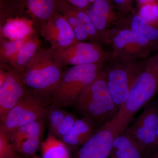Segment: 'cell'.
<instances>
[{"label": "cell", "mask_w": 158, "mask_h": 158, "mask_svg": "<svg viewBox=\"0 0 158 158\" xmlns=\"http://www.w3.org/2000/svg\"><path fill=\"white\" fill-rule=\"evenodd\" d=\"M158 92V51L147 59L145 67L138 76L124 103L116 116L106 125L115 137L125 131L136 113Z\"/></svg>", "instance_id": "6da1fadb"}, {"label": "cell", "mask_w": 158, "mask_h": 158, "mask_svg": "<svg viewBox=\"0 0 158 158\" xmlns=\"http://www.w3.org/2000/svg\"><path fill=\"white\" fill-rule=\"evenodd\" d=\"M75 106L83 117L90 118L95 125L111 121L118 112L108 90L103 69L82 91Z\"/></svg>", "instance_id": "7a4b0ae2"}, {"label": "cell", "mask_w": 158, "mask_h": 158, "mask_svg": "<svg viewBox=\"0 0 158 158\" xmlns=\"http://www.w3.org/2000/svg\"><path fill=\"white\" fill-rule=\"evenodd\" d=\"M63 73L50 49H39L21 75L27 87L38 93L52 94Z\"/></svg>", "instance_id": "3957f363"}, {"label": "cell", "mask_w": 158, "mask_h": 158, "mask_svg": "<svg viewBox=\"0 0 158 158\" xmlns=\"http://www.w3.org/2000/svg\"><path fill=\"white\" fill-rule=\"evenodd\" d=\"M104 63H90L72 66L63 72L52 94L53 104L68 107L75 105L83 90L96 78Z\"/></svg>", "instance_id": "277c9868"}, {"label": "cell", "mask_w": 158, "mask_h": 158, "mask_svg": "<svg viewBox=\"0 0 158 158\" xmlns=\"http://www.w3.org/2000/svg\"><path fill=\"white\" fill-rule=\"evenodd\" d=\"M104 70L108 90L117 107L124 103L147 59L126 60L114 58Z\"/></svg>", "instance_id": "5b68a950"}, {"label": "cell", "mask_w": 158, "mask_h": 158, "mask_svg": "<svg viewBox=\"0 0 158 158\" xmlns=\"http://www.w3.org/2000/svg\"><path fill=\"white\" fill-rule=\"evenodd\" d=\"M111 46L114 58L126 60L147 59L157 47L144 36L118 24L108 31L103 42Z\"/></svg>", "instance_id": "8992f818"}, {"label": "cell", "mask_w": 158, "mask_h": 158, "mask_svg": "<svg viewBox=\"0 0 158 158\" xmlns=\"http://www.w3.org/2000/svg\"><path fill=\"white\" fill-rule=\"evenodd\" d=\"M46 110L38 99L27 95L0 117V126L7 134L34 122L42 120Z\"/></svg>", "instance_id": "52a82bcc"}, {"label": "cell", "mask_w": 158, "mask_h": 158, "mask_svg": "<svg viewBox=\"0 0 158 158\" xmlns=\"http://www.w3.org/2000/svg\"><path fill=\"white\" fill-rule=\"evenodd\" d=\"M158 127V102L149 101L142 113L126 129L145 150L154 149Z\"/></svg>", "instance_id": "ba28073f"}, {"label": "cell", "mask_w": 158, "mask_h": 158, "mask_svg": "<svg viewBox=\"0 0 158 158\" xmlns=\"http://www.w3.org/2000/svg\"><path fill=\"white\" fill-rule=\"evenodd\" d=\"M40 33L52 48H65L78 42L71 26L59 12L41 26Z\"/></svg>", "instance_id": "9c48e42d"}, {"label": "cell", "mask_w": 158, "mask_h": 158, "mask_svg": "<svg viewBox=\"0 0 158 158\" xmlns=\"http://www.w3.org/2000/svg\"><path fill=\"white\" fill-rule=\"evenodd\" d=\"M86 11L99 33L102 42L108 31L118 25L121 19L112 0H96Z\"/></svg>", "instance_id": "30bf717a"}, {"label": "cell", "mask_w": 158, "mask_h": 158, "mask_svg": "<svg viewBox=\"0 0 158 158\" xmlns=\"http://www.w3.org/2000/svg\"><path fill=\"white\" fill-rule=\"evenodd\" d=\"M114 133L104 125L79 150L75 158H108L111 154Z\"/></svg>", "instance_id": "8fae6325"}, {"label": "cell", "mask_w": 158, "mask_h": 158, "mask_svg": "<svg viewBox=\"0 0 158 158\" xmlns=\"http://www.w3.org/2000/svg\"><path fill=\"white\" fill-rule=\"evenodd\" d=\"M25 86L21 74L11 67L7 69L6 80L0 87V117L25 96Z\"/></svg>", "instance_id": "7c38bea8"}, {"label": "cell", "mask_w": 158, "mask_h": 158, "mask_svg": "<svg viewBox=\"0 0 158 158\" xmlns=\"http://www.w3.org/2000/svg\"><path fill=\"white\" fill-rule=\"evenodd\" d=\"M61 0H21L19 8L23 16L26 13L33 20V22L45 24L59 13Z\"/></svg>", "instance_id": "4fadbf2b"}, {"label": "cell", "mask_w": 158, "mask_h": 158, "mask_svg": "<svg viewBox=\"0 0 158 158\" xmlns=\"http://www.w3.org/2000/svg\"><path fill=\"white\" fill-rule=\"evenodd\" d=\"M145 150L126 130L114 138L111 158H144Z\"/></svg>", "instance_id": "5bb4252c"}, {"label": "cell", "mask_w": 158, "mask_h": 158, "mask_svg": "<svg viewBox=\"0 0 158 158\" xmlns=\"http://www.w3.org/2000/svg\"><path fill=\"white\" fill-rule=\"evenodd\" d=\"M95 126L94 122L87 117L77 118L70 131L60 140L70 146H81L94 135Z\"/></svg>", "instance_id": "9a60e30c"}, {"label": "cell", "mask_w": 158, "mask_h": 158, "mask_svg": "<svg viewBox=\"0 0 158 158\" xmlns=\"http://www.w3.org/2000/svg\"><path fill=\"white\" fill-rule=\"evenodd\" d=\"M118 24L128 28L158 46V28L145 21L135 10L127 15L121 17Z\"/></svg>", "instance_id": "2e32d148"}, {"label": "cell", "mask_w": 158, "mask_h": 158, "mask_svg": "<svg viewBox=\"0 0 158 158\" xmlns=\"http://www.w3.org/2000/svg\"><path fill=\"white\" fill-rule=\"evenodd\" d=\"M33 23V21L24 16L9 18L3 27L4 37L11 40L24 39L35 33Z\"/></svg>", "instance_id": "e0dca14e"}, {"label": "cell", "mask_w": 158, "mask_h": 158, "mask_svg": "<svg viewBox=\"0 0 158 158\" xmlns=\"http://www.w3.org/2000/svg\"><path fill=\"white\" fill-rule=\"evenodd\" d=\"M36 35L34 33L29 36L9 64L21 74L24 71L26 66L39 49L40 41Z\"/></svg>", "instance_id": "ac0fdd59"}, {"label": "cell", "mask_w": 158, "mask_h": 158, "mask_svg": "<svg viewBox=\"0 0 158 158\" xmlns=\"http://www.w3.org/2000/svg\"><path fill=\"white\" fill-rule=\"evenodd\" d=\"M66 144L49 133L41 144L42 158H70Z\"/></svg>", "instance_id": "d6986e66"}, {"label": "cell", "mask_w": 158, "mask_h": 158, "mask_svg": "<svg viewBox=\"0 0 158 158\" xmlns=\"http://www.w3.org/2000/svg\"><path fill=\"white\" fill-rule=\"evenodd\" d=\"M59 13L65 17L73 30L74 34L78 41L90 40L87 32L82 24L80 23L71 9L70 4L66 0H61L59 5Z\"/></svg>", "instance_id": "ffe728a7"}, {"label": "cell", "mask_w": 158, "mask_h": 158, "mask_svg": "<svg viewBox=\"0 0 158 158\" xmlns=\"http://www.w3.org/2000/svg\"><path fill=\"white\" fill-rule=\"evenodd\" d=\"M43 131V123L42 120H40L25 125L7 134L14 148L20 141L26 137L42 136Z\"/></svg>", "instance_id": "44dd1931"}, {"label": "cell", "mask_w": 158, "mask_h": 158, "mask_svg": "<svg viewBox=\"0 0 158 158\" xmlns=\"http://www.w3.org/2000/svg\"><path fill=\"white\" fill-rule=\"evenodd\" d=\"M29 37L19 40H8L5 38L1 40L0 62L6 65L7 63L10 64L15 58L23 44Z\"/></svg>", "instance_id": "7402d4cb"}, {"label": "cell", "mask_w": 158, "mask_h": 158, "mask_svg": "<svg viewBox=\"0 0 158 158\" xmlns=\"http://www.w3.org/2000/svg\"><path fill=\"white\" fill-rule=\"evenodd\" d=\"M46 110V116L47 117L50 134L55 136L59 124L63 120L67 112L62 107L53 104Z\"/></svg>", "instance_id": "603a6c76"}, {"label": "cell", "mask_w": 158, "mask_h": 158, "mask_svg": "<svg viewBox=\"0 0 158 158\" xmlns=\"http://www.w3.org/2000/svg\"><path fill=\"white\" fill-rule=\"evenodd\" d=\"M42 136H31L26 138L15 147L18 153L25 156H34L39 148Z\"/></svg>", "instance_id": "cb8c5ba5"}, {"label": "cell", "mask_w": 158, "mask_h": 158, "mask_svg": "<svg viewBox=\"0 0 158 158\" xmlns=\"http://www.w3.org/2000/svg\"><path fill=\"white\" fill-rule=\"evenodd\" d=\"M137 12L145 21L158 28V2L147 3L139 6Z\"/></svg>", "instance_id": "d4e9b609"}, {"label": "cell", "mask_w": 158, "mask_h": 158, "mask_svg": "<svg viewBox=\"0 0 158 158\" xmlns=\"http://www.w3.org/2000/svg\"><path fill=\"white\" fill-rule=\"evenodd\" d=\"M0 158H21L9 140L7 133L0 126Z\"/></svg>", "instance_id": "484cf974"}, {"label": "cell", "mask_w": 158, "mask_h": 158, "mask_svg": "<svg viewBox=\"0 0 158 158\" xmlns=\"http://www.w3.org/2000/svg\"><path fill=\"white\" fill-rule=\"evenodd\" d=\"M77 119L76 116L72 113H67L58 127L54 136L61 140L70 131Z\"/></svg>", "instance_id": "4316f807"}, {"label": "cell", "mask_w": 158, "mask_h": 158, "mask_svg": "<svg viewBox=\"0 0 158 158\" xmlns=\"http://www.w3.org/2000/svg\"><path fill=\"white\" fill-rule=\"evenodd\" d=\"M6 15L9 18L19 16L18 6L8 0H0V16Z\"/></svg>", "instance_id": "83f0119b"}, {"label": "cell", "mask_w": 158, "mask_h": 158, "mask_svg": "<svg viewBox=\"0 0 158 158\" xmlns=\"http://www.w3.org/2000/svg\"><path fill=\"white\" fill-rule=\"evenodd\" d=\"M66 1L71 6L84 10L88 9L90 6L88 0H66Z\"/></svg>", "instance_id": "f1b7e54d"}, {"label": "cell", "mask_w": 158, "mask_h": 158, "mask_svg": "<svg viewBox=\"0 0 158 158\" xmlns=\"http://www.w3.org/2000/svg\"><path fill=\"white\" fill-rule=\"evenodd\" d=\"M9 18H9L6 15L0 16V41L6 38L4 37V34H3V27L7 20Z\"/></svg>", "instance_id": "f546056e"}, {"label": "cell", "mask_w": 158, "mask_h": 158, "mask_svg": "<svg viewBox=\"0 0 158 158\" xmlns=\"http://www.w3.org/2000/svg\"><path fill=\"white\" fill-rule=\"evenodd\" d=\"M144 158H158V149L149 151Z\"/></svg>", "instance_id": "4dcf8cb0"}, {"label": "cell", "mask_w": 158, "mask_h": 158, "mask_svg": "<svg viewBox=\"0 0 158 158\" xmlns=\"http://www.w3.org/2000/svg\"><path fill=\"white\" fill-rule=\"evenodd\" d=\"M7 76V71H5L3 68H0V87L5 82Z\"/></svg>", "instance_id": "1f68e13d"}, {"label": "cell", "mask_w": 158, "mask_h": 158, "mask_svg": "<svg viewBox=\"0 0 158 158\" xmlns=\"http://www.w3.org/2000/svg\"><path fill=\"white\" fill-rule=\"evenodd\" d=\"M136 1L139 7L147 3L158 2V0H136Z\"/></svg>", "instance_id": "d6a6232c"}, {"label": "cell", "mask_w": 158, "mask_h": 158, "mask_svg": "<svg viewBox=\"0 0 158 158\" xmlns=\"http://www.w3.org/2000/svg\"><path fill=\"white\" fill-rule=\"evenodd\" d=\"M154 149H158V127L156 131L155 145Z\"/></svg>", "instance_id": "836d02e7"}, {"label": "cell", "mask_w": 158, "mask_h": 158, "mask_svg": "<svg viewBox=\"0 0 158 158\" xmlns=\"http://www.w3.org/2000/svg\"><path fill=\"white\" fill-rule=\"evenodd\" d=\"M11 2L14 3L15 5H17L18 7H19L20 4L21 0H8Z\"/></svg>", "instance_id": "e575fe53"}, {"label": "cell", "mask_w": 158, "mask_h": 158, "mask_svg": "<svg viewBox=\"0 0 158 158\" xmlns=\"http://www.w3.org/2000/svg\"><path fill=\"white\" fill-rule=\"evenodd\" d=\"M127 1L129 5H130L131 7H132L133 8V4H134V1L135 0H127Z\"/></svg>", "instance_id": "d590c367"}, {"label": "cell", "mask_w": 158, "mask_h": 158, "mask_svg": "<svg viewBox=\"0 0 158 158\" xmlns=\"http://www.w3.org/2000/svg\"><path fill=\"white\" fill-rule=\"evenodd\" d=\"M6 66V65H5V64H3L2 62H0V68L3 69L5 68V66Z\"/></svg>", "instance_id": "8d00e7d4"}, {"label": "cell", "mask_w": 158, "mask_h": 158, "mask_svg": "<svg viewBox=\"0 0 158 158\" xmlns=\"http://www.w3.org/2000/svg\"><path fill=\"white\" fill-rule=\"evenodd\" d=\"M88 1L90 5H91V4L94 2H95V1H96V0H88Z\"/></svg>", "instance_id": "74e56055"}, {"label": "cell", "mask_w": 158, "mask_h": 158, "mask_svg": "<svg viewBox=\"0 0 158 158\" xmlns=\"http://www.w3.org/2000/svg\"><path fill=\"white\" fill-rule=\"evenodd\" d=\"M32 158H42L40 157L39 156L36 155H34V156H32Z\"/></svg>", "instance_id": "f35d334b"}]
</instances>
